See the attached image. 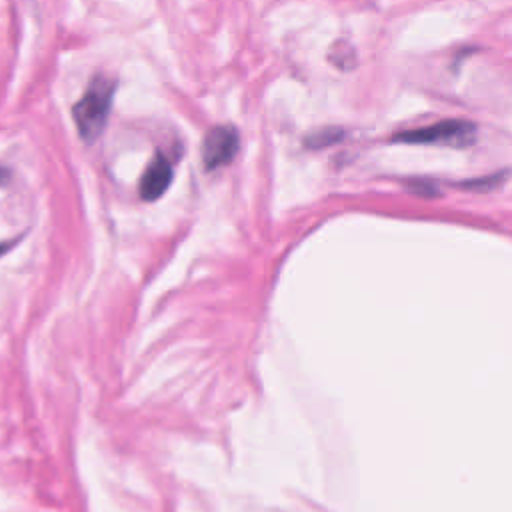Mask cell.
<instances>
[{
    "label": "cell",
    "mask_w": 512,
    "mask_h": 512,
    "mask_svg": "<svg viewBox=\"0 0 512 512\" xmlns=\"http://www.w3.org/2000/svg\"><path fill=\"white\" fill-rule=\"evenodd\" d=\"M114 88L116 82L112 78L98 74L90 80L86 92L74 104L72 118L84 142H94L102 134L112 108Z\"/></svg>",
    "instance_id": "1"
},
{
    "label": "cell",
    "mask_w": 512,
    "mask_h": 512,
    "mask_svg": "<svg viewBox=\"0 0 512 512\" xmlns=\"http://www.w3.org/2000/svg\"><path fill=\"white\" fill-rule=\"evenodd\" d=\"M394 140L406 144H444L464 148L476 140V126L466 120H442L432 126L400 132Z\"/></svg>",
    "instance_id": "2"
},
{
    "label": "cell",
    "mask_w": 512,
    "mask_h": 512,
    "mask_svg": "<svg viewBox=\"0 0 512 512\" xmlns=\"http://www.w3.org/2000/svg\"><path fill=\"white\" fill-rule=\"evenodd\" d=\"M238 152V132L230 124L210 128L202 140V162L206 170L228 164Z\"/></svg>",
    "instance_id": "3"
},
{
    "label": "cell",
    "mask_w": 512,
    "mask_h": 512,
    "mask_svg": "<svg viewBox=\"0 0 512 512\" xmlns=\"http://www.w3.org/2000/svg\"><path fill=\"white\" fill-rule=\"evenodd\" d=\"M172 182V164L162 156L154 154L140 178V196L148 202L160 198Z\"/></svg>",
    "instance_id": "4"
},
{
    "label": "cell",
    "mask_w": 512,
    "mask_h": 512,
    "mask_svg": "<svg viewBox=\"0 0 512 512\" xmlns=\"http://www.w3.org/2000/svg\"><path fill=\"white\" fill-rule=\"evenodd\" d=\"M340 136H342L340 130L324 128V130H320V132L308 136V138H306V144H308V146H314V148H318V146H328V144H332L334 140H338Z\"/></svg>",
    "instance_id": "5"
},
{
    "label": "cell",
    "mask_w": 512,
    "mask_h": 512,
    "mask_svg": "<svg viewBox=\"0 0 512 512\" xmlns=\"http://www.w3.org/2000/svg\"><path fill=\"white\" fill-rule=\"evenodd\" d=\"M6 176H8V174H6V170H4V168H0V182H4V180H6Z\"/></svg>",
    "instance_id": "6"
}]
</instances>
